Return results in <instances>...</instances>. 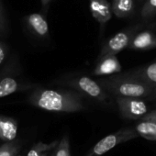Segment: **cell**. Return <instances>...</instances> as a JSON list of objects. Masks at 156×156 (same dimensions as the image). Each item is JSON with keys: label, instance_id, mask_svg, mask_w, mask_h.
<instances>
[{"label": "cell", "instance_id": "6da1fadb", "mask_svg": "<svg viewBox=\"0 0 156 156\" xmlns=\"http://www.w3.org/2000/svg\"><path fill=\"white\" fill-rule=\"evenodd\" d=\"M28 102L38 108L54 113H77L88 108L87 99L77 92L65 88H49L37 86L30 91Z\"/></svg>", "mask_w": 156, "mask_h": 156}, {"label": "cell", "instance_id": "7a4b0ae2", "mask_svg": "<svg viewBox=\"0 0 156 156\" xmlns=\"http://www.w3.org/2000/svg\"><path fill=\"white\" fill-rule=\"evenodd\" d=\"M97 81L110 96L115 98L143 99L151 97L153 89L151 86L134 76L130 72L106 76Z\"/></svg>", "mask_w": 156, "mask_h": 156}, {"label": "cell", "instance_id": "3957f363", "mask_svg": "<svg viewBox=\"0 0 156 156\" xmlns=\"http://www.w3.org/2000/svg\"><path fill=\"white\" fill-rule=\"evenodd\" d=\"M50 85L72 89L81 95L84 98L101 105H108L111 96L98 83L97 80L85 73H68L59 76Z\"/></svg>", "mask_w": 156, "mask_h": 156}, {"label": "cell", "instance_id": "277c9868", "mask_svg": "<svg viewBox=\"0 0 156 156\" xmlns=\"http://www.w3.org/2000/svg\"><path fill=\"white\" fill-rule=\"evenodd\" d=\"M37 86L39 85L28 82L22 77L20 66L14 56L0 70V98L18 92L30 91Z\"/></svg>", "mask_w": 156, "mask_h": 156}, {"label": "cell", "instance_id": "5b68a950", "mask_svg": "<svg viewBox=\"0 0 156 156\" xmlns=\"http://www.w3.org/2000/svg\"><path fill=\"white\" fill-rule=\"evenodd\" d=\"M137 137L138 135L133 129H121L101 139L91 148V150H89L86 156H103L119 144L131 140Z\"/></svg>", "mask_w": 156, "mask_h": 156}, {"label": "cell", "instance_id": "8992f818", "mask_svg": "<svg viewBox=\"0 0 156 156\" xmlns=\"http://www.w3.org/2000/svg\"><path fill=\"white\" fill-rule=\"evenodd\" d=\"M139 28L140 26H134L116 33L113 37H111L104 43L97 60L107 56H116L119 52L129 47L131 39L137 33Z\"/></svg>", "mask_w": 156, "mask_h": 156}, {"label": "cell", "instance_id": "52a82bcc", "mask_svg": "<svg viewBox=\"0 0 156 156\" xmlns=\"http://www.w3.org/2000/svg\"><path fill=\"white\" fill-rule=\"evenodd\" d=\"M116 103L122 118L127 119H141L149 110L147 104L140 98H115Z\"/></svg>", "mask_w": 156, "mask_h": 156}, {"label": "cell", "instance_id": "ba28073f", "mask_svg": "<svg viewBox=\"0 0 156 156\" xmlns=\"http://www.w3.org/2000/svg\"><path fill=\"white\" fill-rule=\"evenodd\" d=\"M25 22L28 29L34 36L42 40L49 39V25L43 15L40 13H32L25 18Z\"/></svg>", "mask_w": 156, "mask_h": 156}, {"label": "cell", "instance_id": "9c48e42d", "mask_svg": "<svg viewBox=\"0 0 156 156\" xmlns=\"http://www.w3.org/2000/svg\"><path fill=\"white\" fill-rule=\"evenodd\" d=\"M97 61V65L93 71L94 75L109 76L121 72V64L115 55L107 56Z\"/></svg>", "mask_w": 156, "mask_h": 156}, {"label": "cell", "instance_id": "30bf717a", "mask_svg": "<svg viewBox=\"0 0 156 156\" xmlns=\"http://www.w3.org/2000/svg\"><path fill=\"white\" fill-rule=\"evenodd\" d=\"M129 48L136 51H147L156 48V35L151 30L136 33L131 39Z\"/></svg>", "mask_w": 156, "mask_h": 156}, {"label": "cell", "instance_id": "8fae6325", "mask_svg": "<svg viewBox=\"0 0 156 156\" xmlns=\"http://www.w3.org/2000/svg\"><path fill=\"white\" fill-rule=\"evenodd\" d=\"M92 16L101 24H106L112 17L111 6L108 0H90Z\"/></svg>", "mask_w": 156, "mask_h": 156}, {"label": "cell", "instance_id": "7c38bea8", "mask_svg": "<svg viewBox=\"0 0 156 156\" xmlns=\"http://www.w3.org/2000/svg\"><path fill=\"white\" fill-rule=\"evenodd\" d=\"M19 126L13 118L0 115V140L4 142L11 141L17 139Z\"/></svg>", "mask_w": 156, "mask_h": 156}, {"label": "cell", "instance_id": "4fadbf2b", "mask_svg": "<svg viewBox=\"0 0 156 156\" xmlns=\"http://www.w3.org/2000/svg\"><path fill=\"white\" fill-rule=\"evenodd\" d=\"M130 73L152 87L156 86V62L135 69Z\"/></svg>", "mask_w": 156, "mask_h": 156}, {"label": "cell", "instance_id": "5bb4252c", "mask_svg": "<svg viewBox=\"0 0 156 156\" xmlns=\"http://www.w3.org/2000/svg\"><path fill=\"white\" fill-rule=\"evenodd\" d=\"M111 11L119 19L128 18L132 15L134 10L133 0H112Z\"/></svg>", "mask_w": 156, "mask_h": 156}, {"label": "cell", "instance_id": "9a60e30c", "mask_svg": "<svg viewBox=\"0 0 156 156\" xmlns=\"http://www.w3.org/2000/svg\"><path fill=\"white\" fill-rule=\"evenodd\" d=\"M133 129L138 136H140L148 140L156 141V123L140 120L134 125Z\"/></svg>", "mask_w": 156, "mask_h": 156}, {"label": "cell", "instance_id": "2e32d148", "mask_svg": "<svg viewBox=\"0 0 156 156\" xmlns=\"http://www.w3.org/2000/svg\"><path fill=\"white\" fill-rule=\"evenodd\" d=\"M59 140H53L50 143L39 141L35 143L27 152L26 156H50Z\"/></svg>", "mask_w": 156, "mask_h": 156}, {"label": "cell", "instance_id": "e0dca14e", "mask_svg": "<svg viewBox=\"0 0 156 156\" xmlns=\"http://www.w3.org/2000/svg\"><path fill=\"white\" fill-rule=\"evenodd\" d=\"M22 142L20 140H14L4 142L0 146V156H17L21 150Z\"/></svg>", "mask_w": 156, "mask_h": 156}, {"label": "cell", "instance_id": "ac0fdd59", "mask_svg": "<svg viewBox=\"0 0 156 156\" xmlns=\"http://www.w3.org/2000/svg\"><path fill=\"white\" fill-rule=\"evenodd\" d=\"M70 140L68 134H64L58 141L55 148L51 152L50 156H71Z\"/></svg>", "mask_w": 156, "mask_h": 156}, {"label": "cell", "instance_id": "d6986e66", "mask_svg": "<svg viewBox=\"0 0 156 156\" xmlns=\"http://www.w3.org/2000/svg\"><path fill=\"white\" fill-rule=\"evenodd\" d=\"M156 15V0H147L141 9V17L144 20L152 19Z\"/></svg>", "mask_w": 156, "mask_h": 156}, {"label": "cell", "instance_id": "ffe728a7", "mask_svg": "<svg viewBox=\"0 0 156 156\" xmlns=\"http://www.w3.org/2000/svg\"><path fill=\"white\" fill-rule=\"evenodd\" d=\"M9 54V47L8 44L0 41V67L5 64Z\"/></svg>", "mask_w": 156, "mask_h": 156}, {"label": "cell", "instance_id": "44dd1931", "mask_svg": "<svg viewBox=\"0 0 156 156\" xmlns=\"http://www.w3.org/2000/svg\"><path fill=\"white\" fill-rule=\"evenodd\" d=\"M7 30V18L4 9L0 10V35L6 32Z\"/></svg>", "mask_w": 156, "mask_h": 156}, {"label": "cell", "instance_id": "7402d4cb", "mask_svg": "<svg viewBox=\"0 0 156 156\" xmlns=\"http://www.w3.org/2000/svg\"><path fill=\"white\" fill-rule=\"evenodd\" d=\"M140 120H146V121H151L156 123V109L149 111L145 116L141 118Z\"/></svg>", "mask_w": 156, "mask_h": 156}, {"label": "cell", "instance_id": "603a6c76", "mask_svg": "<svg viewBox=\"0 0 156 156\" xmlns=\"http://www.w3.org/2000/svg\"><path fill=\"white\" fill-rule=\"evenodd\" d=\"M41 2L42 8L46 10L48 9V7L50 6V3L51 2V0H41Z\"/></svg>", "mask_w": 156, "mask_h": 156}, {"label": "cell", "instance_id": "cb8c5ba5", "mask_svg": "<svg viewBox=\"0 0 156 156\" xmlns=\"http://www.w3.org/2000/svg\"><path fill=\"white\" fill-rule=\"evenodd\" d=\"M151 96L156 98V86H155V87H153V89H152V94H151Z\"/></svg>", "mask_w": 156, "mask_h": 156}, {"label": "cell", "instance_id": "d4e9b609", "mask_svg": "<svg viewBox=\"0 0 156 156\" xmlns=\"http://www.w3.org/2000/svg\"><path fill=\"white\" fill-rule=\"evenodd\" d=\"M2 9H3V5H2L1 0H0V10H2Z\"/></svg>", "mask_w": 156, "mask_h": 156}, {"label": "cell", "instance_id": "484cf974", "mask_svg": "<svg viewBox=\"0 0 156 156\" xmlns=\"http://www.w3.org/2000/svg\"><path fill=\"white\" fill-rule=\"evenodd\" d=\"M17 156H22V155H21V154H18Z\"/></svg>", "mask_w": 156, "mask_h": 156}]
</instances>
